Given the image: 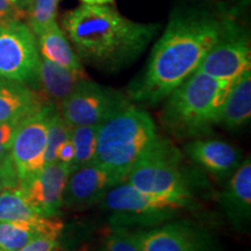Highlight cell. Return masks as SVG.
<instances>
[{
  "label": "cell",
  "instance_id": "obj_1",
  "mask_svg": "<svg viewBox=\"0 0 251 251\" xmlns=\"http://www.w3.org/2000/svg\"><path fill=\"white\" fill-rule=\"evenodd\" d=\"M235 18L202 8L175 11L153 46L143 72L128 86L127 97L141 107H153L199 69L207 52Z\"/></svg>",
  "mask_w": 251,
  "mask_h": 251
},
{
  "label": "cell",
  "instance_id": "obj_2",
  "mask_svg": "<svg viewBox=\"0 0 251 251\" xmlns=\"http://www.w3.org/2000/svg\"><path fill=\"white\" fill-rule=\"evenodd\" d=\"M61 27L81 62L118 72L136 61L161 25L140 24L111 5L81 4L63 14Z\"/></svg>",
  "mask_w": 251,
  "mask_h": 251
},
{
  "label": "cell",
  "instance_id": "obj_3",
  "mask_svg": "<svg viewBox=\"0 0 251 251\" xmlns=\"http://www.w3.org/2000/svg\"><path fill=\"white\" fill-rule=\"evenodd\" d=\"M234 81L196 71L165 99L159 121L178 140L207 137L220 125L221 109Z\"/></svg>",
  "mask_w": 251,
  "mask_h": 251
},
{
  "label": "cell",
  "instance_id": "obj_4",
  "mask_svg": "<svg viewBox=\"0 0 251 251\" xmlns=\"http://www.w3.org/2000/svg\"><path fill=\"white\" fill-rule=\"evenodd\" d=\"M157 136L151 115L130 102L99 126L93 162L125 181Z\"/></svg>",
  "mask_w": 251,
  "mask_h": 251
},
{
  "label": "cell",
  "instance_id": "obj_5",
  "mask_svg": "<svg viewBox=\"0 0 251 251\" xmlns=\"http://www.w3.org/2000/svg\"><path fill=\"white\" fill-rule=\"evenodd\" d=\"M125 181L144 193L193 206L192 188L183 169V152L161 135L135 163Z\"/></svg>",
  "mask_w": 251,
  "mask_h": 251
},
{
  "label": "cell",
  "instance_id": "obj_6",
  "mask_svg": "<svg viewBox=\"0 0 251 251\" xmlns=\"http://www.w3.org/2000/svg\"><path fill=\"white\" fill-rule=\"evenodd\" d=\"M100 203L102 209L112 213L109 225L126 229L159 226L175 218L178 211L192 207L179 200L144 193L128 181L113 186Z\"/></svg>",
  "mask_w": 251,
  "mask_h": 251
},
{
  "label": "cell",
  "instance_id": "obj_7",
  "mask_svg": "<svg viewBox=\"0 0 251 251\" xmlns=\"http://www.w3.org/2000/svg\"><path fill=\"white\" fill-rule=\"evenodd\" d=\"M131 101L127 96L112 87L100 85L85 78L63 100L58 111L69 125H101Z\"/></svg>",
  "mask_w": 251,
  "mask_h": 251
},
{
  "label": "cell",
  "instance_id": "obj_8",
  "mask_svg": "<svg viewBox=\"0 0 251 251\" xmlns=\"http://www.w3.org/2000/svg\"><path fill=\"white\" fill-rule=\"evenodd\" d=\"M40 52L26 23L0 27V78L39 87Z\"/></svg>",
  "mask_w": 251,
  "mask_h": 251
},
{
  "label": "cell",
  "instance_id": "obj_9",
  "mask_svg": "<svg viewBox=\"0 0 251 251\" xmlns=\"http://www.w3.org/2000/svg\"><path fill=\"white\" fill-rule=\"evenodd\" d=\"M56 107L57 106L54 103H47L21 121L15 129L9 155L17 170L20 185L30 179L46 166L49 122Z\"/></svg>",
  "mask_w": 251,
  "mask_h": 251
},
{
  "label": "cell",
  "instance_id": "obj_10",
  "mask_svg": "<svg viewBox=\"0 0 251 251\" xmlns=\"http://www.w3.org/2000/svg\"><path fill=\"white\" fill-rule=\"evenodd\" d=\"M248 70H251L250 39L235 20L207 52L197 71L216 79L234 81Z\"/></svg>",
  "mask_w": 251,
  "mask_h": 251
},
{
  "label": "cell",
  "instance_id": "obj_11",
  "mask_svg": "<svg viewBox=\"0 0 251 251\" xmlns=\"http://www.w3.org/2000/svg\"><path fill=\"white\" fill-rule=\"evenodd\" d=\"M69 175L70 165L61 162L51 163L21 184L19 190L41 215L59 218Z\"/></svg>",
  "mask_w": 251,
  "mask_h": 251
},
{
  "label": "cell",
  "instance_id": "obj_12",
  "mask_svg": "<svg viewBox=\"0 0 251 251\" xmlns=\"http://www.w3.org/2000/svg\"><path fill=\"white\" fill-rule=\"evenodd\" d=\"M122 181L97 163L71 171L65 185L63 206L71 209H85L97 205L105 194Z\"/></svg>",
  "mask_w": 251,
  "mask_h": 251
},
{
  "label": "cell",
  "instance_id": "obj_13",
  "mask_svg": "<svg viewBox=\"0 0 251 251\" xmlns=\"http://www.w3.org/2000/svg\"><path fill=\"white\" fill-rule=\"evenodd\" d=\"M142 251H209V238L188 221L166 224L137 233Z\"/></svg>",
  "mask_w": 251,
  "mask_h": 251
},
{
  "label": "cell",
  "instance_id": "obj_14",
  "mask_svg": "<svg viewBox=\"0 0 251 251\" xmlns=\"http://www.w3.org/2000/svg\"><path fill=\"white\" fill-rule=\"evenodd\" d=\"M188 158L219 180L233 176L242 163V152L233 144L214 139H194L185 144Z\"/></svg>",
  "mask_w": 251,
  "mask_h": 251
},
{
  "label": "cell",
  "instance_id": "obj_15",
  "mask_svg": "<svg viewBox=\"0 0 251 251\" xmlns=\"http://www.w3.org/2000/svg\"><path fill=\"white\" fill-rule=\"evenodd\" d=\"M220 205L231 226L238 231H247L251 221V162L243 159L228 179L220 194Z\"/></svg>",
  "mask_w": 251,
  "mask_h": 251
},
{
  "label": "cell",
  "instance_id": "obj_16",
  "mask_svg": "<svg viewBox=\"0 0 251 251\" xmlns=\"http://www.w3.org/2000/svg\"><path fill=\"white\" fill-rule=\"evenodd\" d=\"M47 103L39 91L0 78V124H20Z\"/></svg>",
  "mask_w": 251,
  "mask_h": 251
},
{
  "label": "cell",
  "instance_id": "obj_17",
  "mask_svg": "<svg viewBox=\"0 0 251 251\" xmlns=\"http://www.w3.org/2000/svg\"><path fill=\"white\" fill-rule=\"evenodd\" d=\"M63 227L61 219L49 216H40L31 221H0V251H18L43 235L58 237Z\"/></svg>",
  "mask_w": 251,
  "mask_h": 251
},
{
  "label": "cell",
  "instance_id": "obj_18",
  "mask_svg": "<svg viewBox=\"0 0 251 251\" xmlns=\"http://www.w3.org/2000/svg\"><path fill=\"white\" fill-rule=\"evenodd\" d=\"M251 119V70L241 75L229 89L221 109L220 125L228 130H237Z\"/></svg>",
  "mask_w": 251,
  "mask_h": 251
},
{
  "label": "cell",
  "instance_id": "obj_19",
  "mask_svg": "<svg viewBox=\"0 0 251 251\" xmlns=\"http://www.w3.org/2000/svg\"><path fill=\"white\" fill-rule=\"evenodd\" d=\"M87 75L77 74L63 68L56 63L43 57L40 58L39 65V86L41 94L46 100L55 106L61 105L63 100L74 91L81 79H85Z\"/></svg>",
  "mask_w": 251,
  "mask_h": 251
},
{
  "label": "cell",
  "instance_id": "obj_20",
  "mask_svg": "<svg viewBox=\"0 0 251 251\" xmlns=\"http://www.w3.org/2000/svg\"><path fill=\"white\" fill-rule=\"evenodd\" d=\"M36 41L41 57L49 59L77 74L86 75L83 62L72 48L67 34L58 23L52 24L48 29L37 35Z\"/></svg>",
  "mask_w": 251,
  "mask_h": 251
},
{
  "label": "cell",
  "instance_id": "obj_21",
  "mask_svg": "<svg viewBox=\"0 0 251 251\" xmlns=\"http://www.w3.org/2000/svg\"><path fill=\"white\" fill-rule=\"evenodd\" d=\"M40 216L43 215L27 201L20 190L0 191V221H31Z\"/></svg>",
  "mask_w": 251,
  "mask_h": 251
},
{
  "label": "cell",
  "instance_id": "obj_22",
  "mask_svg": "<svg viewBox=\"0 0 251 251\" xmlns=\"http://www.w3.org/2000/svg\"><path fill=\"white\" fill-rule=\"evenodd\" d=\"M100 125L75 126L71 130V141L75 147L74 161L70 172L93 162L97 148V133Z\"/></svg>",
  "mask_w": 251,
  "mask_h": 251
},
{
  "label": "cell",
  "instance_id": "obj_23",
  "mask_svg": "<svg viewBox=\"0 0 251 251\" xmlns=\"http://www.w3.org/2000/svg\"><path fill=\"white\" fill-rule=\"evenodd\" d=\"M59 0H29L27 5L26 24L35 36L40 35L52 24L57 23Z\"/></svg>",
  "mask_w": 251,
  "mask_h": 251
},
{
  "label": "cell",
  "instance_id": "obj_24",
  "mask_svg": "<svg viewBox=\"0 0 251 251\" xmlns=\"http://www.w3.org/2000/svg\"><path fill=\"white\" fill-rule=\"evenodd\" d=\"M71 130L72 126L69 125L63 119L58 108L56 107L49 122L48 142H47L46 150V165L57 162L56 161V152L65 141L70 139Z\"/></svg>",
  "mask_w": 251,
  "mask_h": 251
},
{
  "label": "cell",
  "instance_id": "obj_25",
  "mask_svg": "<svg viewBox=\"0 0 251 251\" xmlns=\"http://www.w3.org/2000/svg\"><path fill=\"white\" fill-rule=\"evenodd\" d=\"M101 251H142L137 233L121 227H109L103 235Z\"/></svg>",
  "mask_w": 251,
  "mask_h": 251
},
{
  "label": "cell",
  "instance_id": "obj_26",
  "mask_svg": "<svg viewBox=\"0 0 251 251\" xmlns=\"http://www.w3.org/2000/svg\"><path fill=\"white\" fill-rule=\"evenodd\" d=\"M25 0H0V27L26 21Z\"/></svg>",
  "mask_w": 251,
  "mask_h": 251
},
{
  "label": "cell",
  "instance_id": "obj_27",
  "mask_svg": "<svg viewBox=\"0 0 251 251\" xmlns=\"http://www.w3.org/2000/svg\"><path fill=\"white\" fill-rule=\"evenodd\" d=\"M57 238L58 237L43 235V236H39L31 240L30 242H28L26 246L18 251H54L58 247Z\"/></svg>",
  "mask_w": 251,
  "mask_h": 251
},
{
  "label": "cell",
  "instance_id": "obj_28",
  "mask_svg": "<svg viewBox=\"0 0 251 251\" xmlns=\"http://www.w3.org/2000/svg\"><path fill=\"white\" fill-rule=\"evenodd\" d=\"M19 124H0V161L11 151L12 141Z\"/></svg>",
  "mask_w": 251,
  "mask_h": 251
},
{
  "label": "cell",
  "instance_id": "obj_29",
  "mask_svg": "<svg viewBox=\"0 0 251 251\" xmlns=\"http://www.w3.org/2000/svg\"><path fill=\"white\" fill-rule=\"evenodd\" d=\"M75 157V147L71 139L65 141L56 152V161L70 165Z\"/></svg>",
  "mask_w": 251,
  "mask_h": 251
},
{
  "label": "cell",
  "instance_id": "obj_30",
  "mask_svg": "<svg viewBox=\"0 0 251 251\" xmlns=\"http://www.w3.org/2000/svg\"><path fill=\"white\" fill-rule=\"evenodd\" d=\"M80 1L89 5H112L114 0H80Z\"/></svg>",
  "mask_w": 251,
  "mask_h": 251
},
{
  "label": "cell",
  "instance_id": "obj_31",
  "mask_svg": "<svg viewBox=\"0 0 251 251\" xmlns=\"http://www.w3.org/2000/svg\"><path fill=\"white\" fill-rule=\"evenodd\" d=\"M25 1H26V5H28V1H29V0H25Z\"/></svg>",
  "mask_w": 251,
  "mask_h": 251
},
{
  "label": "cell",
  "instance_id": "obj_32",
  "mask_svg": "<svg viewBox=\"0 0 251 251\" xmlns=\"http://www.w3.org/2000/svg\"><path fill=\"white\" fill-rule=\"evenodd\" d=\"M54 251H57V249H56V250H54Z\"/></svg>",
  "mask_w": 251,
  "mask_h": 251
}]
</instances>
